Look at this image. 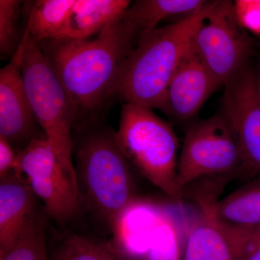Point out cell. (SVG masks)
Segmentation results:
<instances>
[{
	"label": "cell",
	"mask_w": 260,
	"mask_h": 260,
	"mask_svg": "<svg viewBox=\"0 0 260 260\" xmlns=\"http://www.w3.org/2000/svg\"><path fill=\"white\" fill-rule=\"evenodd\" d=\"M121 18L94 39L37 42L79 117L95 112L115 95L121 70L136 47L138 40Z\"/></svg>",
	"instance_id": "cell-1"
},
{
	"label": "cell",
	"mask_w": 260,
	"mask_h": 260,
	"mask_svg": "<svg viewBox=\"0 0 260 260\" xmlns=\"http://www.w3.org/2000/svg\"><path fill=\"white\" fill-rule=\"evenodd\" d=\"M73 141L80 194L89 207L114 227L137 200L129 162L116 144L115 131L88 122Z\"/></svg>",
	"instance_id": "cell-2"
},
{
	"label": "cell",
	"mask_w": 260,
	"mask_h": 260,
	"mask_svg": "<svg viewBox=\"0 0 260 260\" xmlns=\"http://www.w3.org/2000/svg\"><path fill=\"white\" fill-rule=\"evenodd\" d=\"M210 3L177 23L143 34L121 70L115 95L124 103L158 109L166 89Z\"/></svg>",
	"instance_id": "cell-3"
},
{
	"label": "cell",
	"mask_w": 260,
	"mask_h": 260,
	"mask_svg": "<svg viewBox=\"0 0 260 260\" xmlns=\"http://www.w3.org/2000/svg\"><path fill=\"white\" fill-rule=\"evenodd\" d=\"M115 139L130 165L171 199L181 201L184 192L177 182L179 143L169 122L153 109L124 103Z\"/></svg>",
	"instance_id": "cell-4"
},
{
	"label": "cell",
	"mask_w": 260,
	"mask_h": 260,
	"mask_svg": "<svg viewBox=\"0 0 260 260\" xmlns=\"http://www.w3.org/2000/svg\"><path fill=\"white\" fill-rule=\"evenodd\" d=\"M22 75L37 122L61 165L79 187L73 160L72 134L73 126L79 119L78 109L49 59L30 36L24 49Z\"/></svg>",
	"instance_id": "cell-5"
},
{
	"label": "cell",
	"mask_w": 260,
	"mask_h": 260,
	"mask_svg": "<svg viewBox=\"0 0 260 260\" xmlns=\"http://www.w3.org/2000/svg\"><path fill=\"white\" fill-rule=\"evenodd\" d=\"M236 172H244L242 153L221 113L189 126L178 162V185L183 192L201 178Z\"/></svg>",
	"instance_id": "cell-6"
},
{
	"label": "cell",
	"mask_w": 260,
	"mask_h": 260,
	"mask_svg": "<svg viewBox=\"0 0 260 260\" xmlns=\"http://www.w3.org/2000/svg\"><path fill=\"white\" fill-rule=\"evenodd\" d=\"M191 42L220 86L247 66L252 52L250 37L238 22L232 1L210 3Z\"/></svg>",
	"instance_id": "cell-7"
},
{
	"label": "cell",
	"mask_w": 260,
	"mask_h": 260,
	"mask_svg": "<svg viewBox=\"0 0 260 260\" xmlns=\"http://www.w3.org/2000/svg\"><path fill=\"white\" fill-rule=\"evenodd\" d=\"M15 172L25 175L34 194L44 202L48 217L58 223H68L79 213L83 203L79 187L46 138L32 140L19 152Z\"/></svg>",
	"instance_id": "cell-8"
},
{
	"label": "cell",
	"mask_w": 260,
	"mask_h": 260,
	"mask_svg": "<svg viewBox=\"0 0 260 260\" xmlns=\"http://www.w3.org/2000/svg\"><path fill=\"white\" fill-rule=\"evenodd\" d=\"M222 114L242 153L244 172L260 177V90L249 64L225 85Z\"/></svg>",
	"instance_id": "cell-9"
},
{
	"label": "cell",
	"mask_w": 260,
	"mask_h": 260,
	"mask_svg": "<svg viewBox=\"0 0 260 260\" xmlns=\"http://www.w3.org/2000/svg\"><path fill=\"white\" fill-rule=\"evenodd\" d=\"M29 36L30 32L25 26L18 50L0 70V137L5 138L17 153L32 140L44 139L39 136V124L22 75V59Z\"/></svg>",
	"instance_id": "cell-10"
},
{
	"label": "cell",
	"mask_w": 260,
	"mask_h": 260,
	"mask_svg": "<svg viewBox=\"0 0 260 260\" xmlns=\"http://www.w3.org/2000/svg\"><path fill=\"white\" fill-rule=\"evenodd\" d=\"M219 87L220 85L202 61L191 40L158 109L174 120H189L198 114Z\"/></svg>",
	"instance_id": "cell-11"
},
{
	"label": "cell",
	"mask_w": 260,
	"mask_h": 260,
	"mask_svg": "<svg viewBox=\"0 0 260 260\" xmlns=\"http://www.w3.org/2000/svg\"><path fill=\"white\" fill-rule=\"evenodd\" d=\"M206 203L201 218L188 234L182 260H240L250 250L256 228L233 226Z\"/></svg>",
	"instance_id": "cell-12"
},
{
	"label": "cell",
	"mask_w": 260,
	"mask_h": 260,
	"mask_svg": "<svg viewBox=\"0 0 260 260\" xmlns=\"http://www.w3.org/2000/svg\"><path fill=\"white\" fill-rule=\"evenodd\" d=\"M167 210L137 199L124 210L113 229L121 251L135 259L145 260L154 236Z\"/></svg>",
	"instance_id": "cell-13"
},
{
	"label": "cell",
	"mask_w": 260,
	"mask_h": 260,
	"mask_svg": "<svg viewBox=\"0 0 260 260\" xmlns=\"http://www.w3.org/2000/svg\"><path fill=\"white\" fill-rule=\"evenodd\" d=\"M35 194L23 177L13 172L0 184V257L18 240L36 211Z\"/></svg>",
	"instance_id": "cell-14"
},
{
	"label": "cell",
	"mask_w": 260,
	"mask_h": 260,
	"mask_svg": "<svg viewBox=\"0 0 260 260\" xmlns=\"http://www.w3.org/2000/svg\"><path fill=\"white\" fill-rule=\"evenodd\" d=\"M130 4L128 0H75L59 40L98 35L122 18Z\"/></svg>",
	"instance_id": "cell-15"
},
{
	"label": "cell",
	"mask_w": 260,
	"mask_h": 260,
	"mask_svg": "<svg viewBox=\"0 0 260 260\" xmlns=\"http://www.w3.org/2000/svg\"><path fill=\"white\" fill-rule=\"evenodd\" d=\"M206 3L203 0H139L130 4L121 20L138 41L143 34L158 28L164 19L190 14Z\"/></svg>",
	"instance_id": "cell-16"
},
{
	"label": "cell",
	"mask_w": 260,
	"mask_h": 260,
	"mask_svg": "<svg viewBox=\"0 0 260 260\" xmlns=\"http://www.w3.org/2000/svg\"><path fill=\"white\" fill-rule=\"evenodd\" d=\"M215 215L235 227L260 226V177L213 205Z\"/></svg>",
	"instance_id": "cell-17"
},
{
	"label": "cell",
	"mask_w": 260,
	"mask_h": 260,
	"mask_svg": "<svg viewBox=\"0 0 260 260\" xmlns=\"http://www.w3.org/2000/svg\"><path fill=\"white\" fill-rule=\"evenodd\" d=\"M75 0H39L32 3L26 27L37 42L59 40Z\"/></svg>",
	"instance_id": "cell-18"
},
{
	"label": "cell",
	"mask_w": 260,
	"mask_h": 260,
	"mask_svg": "<svg viewBox=\"0 0 260 260\" xmlns=\"http://www.w3.org/2000/svg\"><path fill=\"white\" fill-rule=\"evenodd\" d=\"M44 218L36 210L14 245L0 260H47Z\"/></svg>",
	"instance_id": "cell-19"
},
{
	"label": "cell",
	"mask_w": 260,
	"mask_h": 260,
	"mask_svg": "<svg viewBox=\"0 0 260 260\" xmlns=\"http://www.w3.org/2000/svg\"><path fill=\"white\" fill-rule=\"evenodd\" d=\"M179 225L170 212L164 215L157 229L145 260H182Z\"/></svg>",
	"instance_id": "cell-20"
},
{
	"label": "cell",
	"mask_w": 260,
	"mask_h": 260,
	"mask_svg": "<svg viewBox=\"0 0 260 260\" xmlns=\"http://www.w3.org/2000/svg\"><path fill=\"white\" fill-rule=\"evenodd\" d=\"M23 2L0 0V54L2 59H10L18 50L23 35H20V18Z\"/></svg>",
	"instance_id": "cell-21"
},
{
	"label": "cell",
	"mask_w": 260,
	"mask_h": 260,
	"mask_svg": "<svg viewBox=\"0 0 260 260\" xmlns=\"http://www.w3.org/2000/svg\"><path fill=\"white\" fill-rule=\"evenodd\" d=\"M113 254L114 252L107 247L71 234L57 248L54 260H112Z\"/></svg>",
	"instance_id": "cell-22"
},
{
	"label": "cell",
	"mask_w": 260,
	"mask_h": 260,
	"mask_svg": "<svg viewBox=\"0 0 260 260\" xmlns=\"http://www.w3.org/2000/svg\"><path fill=\"white\" fill-rule=\"evenodd\" d=\"M234 5L241 26L260 36V0H239Z\"/></svg>",
	"instance_id": "cell-23"
},
{
	"label": "cell",
	"mask_w": 260,
	"mask_h": 260,
	"mask_svg": "<svg viewBox=\"0 0 260 260\" xmlns=\"http://www.w3.org/2000/svg\"><path fill=\"white\" fill-rule=\"evenodd\" d=\"M17 157L18 153L13 147L5 138L0 137V179L15 172Z\"/></svg>",
	"instance_id": "cell-24"
},
{
	"label": "cell",
	"mask_w": 260,
	"mask_h": 260,
	"mask_svg": "<svg viewBox=\"0 0 260 260\" xmlns=\"http://www.w3.org/2000/svg\"><path fill=\"white\" fill-rule=\"evenodd\" d=\"M240 260H260V246L255 250L246 254Z\"/></svg>",
	"instance_id": "cell-25"
},
{
	"label": "cell",
	"mask_w": 260,
	"mask_h": 260,
	"mask_svg": "<svg viewBox=\"0 0 260 260\" xmlns=\"http://www.w3.org/2000/svg\"><path fill=\"white\" fill-rule=\"evenodd\" d=\"M255 70L256 80L260 90V63Z\"/></svg>",
	"instance_id": "cell-26"
},
{
	"label": "cell",
	"mask_w": 260,
	"mask_h": 260,
	"mask_svg": "<svg viewBox=\"0 0 260 260\" xmlns=\"http://www.w3.org/2000/svg\"><path fill=\"white\" fill-rule=\"evenodd\" d=\"M112 260H123V259H120V258L119 257V256H118L117 254H116L114 252V254H113Z\"/></svg>",
	"instance_id": "cell-27"
}]
</instances>
